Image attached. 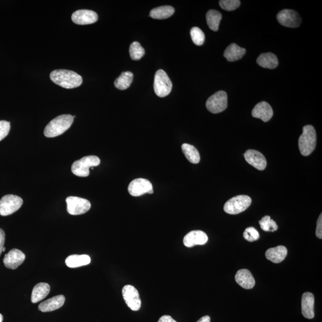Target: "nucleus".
Here are the masks:
<instances>
[{"mask_svg": "<svg viewBox=\"0 0 322 322\" xmlns=\"http://www.w3.org/2000/svg\"><path fill=\"white\" fill-rule=\"evenodd\" d=\"M66 202L68 213L74 216L86 213L91 208L90 201L84 198L69 197L66 199Z\"/></svg>", "mask_w": 322, "mask_h": 322, "instance_id": "obj_9", "label": "nucleus"}, {"mask_svg": "<svg viewBox=\"0 0 322 322\" xmlns=\"http://www.w3.org/2000/svg\"><path fill=\"white\" fill-rule=\"evenodd\" d=\"M3 316L2 314H0V322H3Z\"/></svg>", "mask_w": 322, "mask_h": 322, "instance_id": "obj_40", "label": "nucleus"}, {"mask_svg": "<svg viewBox=\"0 0 322 322\" xmlns=\"http://www.w3.org/2000/svg\"><path fill=\"white\" fill-rule=\"evenodd\" d=\"M11 129V123L6 121H0V141H2L9 133Z\"/></svg>", "mask_w": 322, "mask_h": 322, "instance_id": "obj_35", "label": "nucleus"}, {"mask_svg": "<svg viewBox=\"0 0 322 322\" xmlns=\"http://www.w3.org/2000/svg\"><path fill=\"white\" fill-rule=\"evenodd\" d=\"M259 224L262 230L265 232H275L278 229L277 223L273 220H271L270 216H266L259 221Z\"/></svg>", "mask_w": 322, "mask_h": 322, "instance_id": "obj_31", "label": "nucleus"}, {"mask_svg": "<svg viewBox=\"0 0 322 322\" xmlns=\"http://www.w3.org/2000/svg\"><path fill=\"white\" fill-rule=\"evenodd\" d=\"M206 107L212 113H219L226 110L227 107V94L224 91H219L208 98Z\"/></svg>", "mask_w": 322, "mask_h": 322, "instance_id": "obj_8", "label": "nucleus"}, {"mask_svg": "<svg viewBox=\"0 0 322 322\" xmlns=\"http://www.w3.org/2000/svg\"><path fill=\"white\" fill-rule=\"evenodd\" d=\"M235 280L239 285L246 289L254 288L255 281L252 273L247 269H241L237 271Z\"/></svg>", "mask_w": 322, "mask_h": 322, "instance_id": "obj_19", "label": "nucleus"}, {"mask_svg": "<svg viewBox=\"0 0 322 322\" xmlns=\"http://www.w3.org/2000/svg\"><path fill=\"white\" fill-rule=\"evenodd\" d=\"M23 204L22 199L17 195H7L0 200V215L8 216L14 214Z\"/></svg>", "mask_w": 322, "mask_h": 322, "instance_id": "obj_7", "label": "nucleus"}, {"mask_svg": "<svg viewBox=\"0 0 322 322\" xmlns=\"http://www.w3.org/2000/svg\"><path fill=\"white\" fill-rule=\"evenodd\" d=\"M98 20L96 12L90 10H79L72 15V21L74 23L80 25H90L95 23Z\"/></svg>", "mask_w": 322, "mask_h": 322, "instance_id": "obj_15", "label": "nucleus"}, {"mask_svg": "<svg viewBox=\"0 0 322 322\" xmlns=\"http://www.w3.org/2000/svg\"><path fill=\"white\" fill-rule=\"evenodd\" d=\"M50 77L54 83L66 89L78 87L83 83V78L81 75L66 69L53 71L50 73Z\"/></svg>", "mask_w": 322, "mask_h": 322, "instance_id": "obj_1", "label": "nucleus"}, {"mask_svg": "<svg viewBox=\"0 0 322 322\" xmlns=\"http://www.w3.org/2000/svg\"><path fill=\"white\" fill-rule=\"evenodd\" d=\"M65 301V298L64 295H57L41 303L39 309L42 312L53 311L62 307Z\"/></svg>", "mask_w": 322, "mask_h": 322, "instance_id": "obj_20", "label": "nucleus"}, {"mask_svg": "<svg viewBox=\"0 0 322 322\" xmlns=\"http://www.w3.org/2000/svg\"><path fill=\"white\" fill-rule=\"evenodd\" d=\"M315 235L318 239H322V214H320L317 222L316 230Z\"/></svg>", "mask_w": 322, "mask_h": 322, "instance_id": "obj_36", "label": "nucleus"}, {"mask_svg": "<svg viewBox=\"0 0 322 322\" xmlns=\"http://www.w3.org/2000/svg\"><path fill=\"white\" fill-rule=\"evenodd\" d=\"M276 18L280 25L288 28H297L301 24V19L298 13L290 9L280 11Z\"/></svg>", "mask_w": 322, "mask_h": 322, "instance_id": "obj_12", "label": "nucleus"}, {"mask_svg": "<svg viewBox=\"0 0 322 322\" xmlns=\"http://www.w3.org/2000/svg\"><path fill=\"white\" fill-rule=\"evenodd\" d=\"M6 251V248H3V252H5Z\"/></svg>", "mask_w": 322, "mask_h": 322, "instance_id": "obj_41", "label": "nucleus"}, {"mask_svg": "<svg viewBox=\"0 0 322 322\" xmlns=\"http://www.w3.org/2000/svg\"><path fill=\"white\" fill-rule=\"evenodd\" d=\"M219 5L223 10L233 11L239 7L241 2L239 0H221Z\"/></svg>", "mask_w": 322, "mask_h": 322, "instance_id": "obj_33", "label": "nucleus"}, {"mask_svg": "<svg viewBox=\"0 0 322 322\" xmlns=\"http://www.w3.org/2000/svg\"><path fill=\"white\" fill-rule=\"evenodd\" d=\"M301 311L303 316L308 319L314 317V296L311 292L303 293L301 299Z\"/></svg>", "mask_w": 322, "mask_h": 322, "instance_id": "obj_18", "label": "nucleus"}, {"mask_svg": "<svg viewBox=\"0 0 322 322\" xmlns=\"http://www.w3.org/2000/svg\"><path fill=\"white\" fill-rule=\"evenodd\" d=\"M245 53L246 50L245 49L242 48L235 43H233L227 47L225 53H224V57L229 62H235L241 59Z\"/></svg>", "mask_w": 322, "mask_h": 322, "instance_id": "obj_22", "label": "nucleus"}, {"mask_svg": "<svg viewBox=\"0 0 322 322\" xmlns=\"http://www.w3.org/2000/svg\"><path fill=\"white\" fill-rule=\"evenodd\" d=\"M243 236H244L245 239L250 242L257 241L260 238V235H259L257 230L252 227H249L246 229Z\"/></svg>", "mask_w": 322, "mask_h": 322, "instance_id": "obj_34", "label": "nucleus"}, {"mask_svg": "<svg viewBox=\"0 0 322 322\" xmlns=\"http://www.w3.org/2000/svg\"><path fill=\"white\" fill-rule=\"evenodd\" d=\"M251 203V199L248 195L236 196L230 199L224 205V211L229 214H238L247 210Z\"/></svg>", "mask_w": 322, "mask_h": 322, "instance_id": "obj_5", "label": "nucleus"}, {"mask_svg": "<svg viewBox=\"0 0 322 322\" xmlns=\"http://www.w3.org/2000/svg\"><path fill=\"white\" fill-rule=\"evenodd\" d=\"M183 153L189 162L192 164L200 163L201 157L197 148L188 143L183 144L182 146Z\"/></svg>", "mask_w": 322, "mask_h": 322, "instance_id": "obj_28", "label": "nucleus"}, {"mask_svg": "<svg viewBox=\"0 0 322 322\" xmlns=\"http://www.w3.org/2000/svg\"><path fill=\"white\" fill-rule=\"evenodd\" d=\"M257 63L261 67L270 69L276 68L279 64L277 56L272 53L261 54L257 59Z\"/></svg>", "mask_w": 322, "mask_h": 322, "instance_id": "obj_23", "label": "nucleus"}, {"mask_svg": "<svg viewBox=\"0 0 322 322\" xmlns=\"http://www.w3.org/2000/svg\"><path fill=\"white\" fill-rule=\"evenodd\" d=\"M288 255V250L284 246L271 248L266 252V257L273 263H280L285 260Z\"/></svg>", "mask_w": 322, "mask_h": 322, "instance_id": "obj_21", "label": "nucleus"}, {"mask_svg": "<svg viewBox=\"0 0 322 322\" xmlns=\"http://www.w3.org/2000/svg\"><path fill=\"white\" fill-rule=\"evenodd\" d=\"M191 36L192 41L195 45L200 46L203 45L205 42V34L200 28L194 27L191 31Z\"/></svg>", "mask_w": 322, "mask_h": 322, "instance_id": "obj_32", "label": "nucleus"}, {"mask_svg": "<svg viewBox=\"0 0 322 322\" xmlns=\"http://www.w3.org/2000/svg\"><path fill=\"white\" fill-rule=\"evenodd\" d=\"M25 260V255L24 252L18 249H12L5 255L3 262L6 267L15 270L21 266Z\"/></svg>", "mask_w": 322, "mask_h": 322, "instance_id": "obj_13", "label": "nucleus"}, {"mask_svg": "<svg viewBox=\"0 0 322 322\" xmlns=\"http://www.w3.org/2000/svg\"><path fill=\"white\" fill-rule=\"evenodd\" d=\"M175 9L170 6H160L154 8L150 12V17L155 20H166L175 14Z\"/></svg>", "mask_w": 322, "mask_h": 322, "instance_id": "obj_26", "label": "nucleus"}, {"mask_svg": "<svg viewBox=\"0 0 322 322\" xmlns=\"http://www.w3.org/2000/svg\"><path fill=\"white\" fill-rule=\"evenodd\" d=\"M210 321L211 318L209 315H205V316L201 317L197 322H210Z\"/></svg>", "mask_w": 322, "mask_h": 322, "instance_id": "obj_39", "label": "nucleus"}, {"mask_svg": "<svg viewBox=\"0 0 322 322\" xmlns=\"http://www.w3.org/2000/svg\"><path fill=\"white\" fill-rule=\"evenodd\" d=\"M128 191L132 197H140L145 194L153 193V186L150 181L144 179H136L129 183Z\"/></svg>", "mask_w": 322, "mask_h": 322, "instance_id": "obj_11", "label": "nucleus"}, {"mask_svg": "<svg viewBox=\"0 0 322 322\" xmlns=\"http://www.w3.org/2000/svg\"><path fill=\"white\" fill-rule=\"evenodd\" d=\"M50 291V286L47 283H40L34 286L31 295V301L37 303L43 300L48 295Z\"/></svg>", "mask_w": 322, "mask_h": 322, "instance_id": "obj_24", "label": "nucleus"}, {"mask_svg": "<svg viewBox=\"0 0 322 322\" xmlns=\"http://www.w3.org/2000/svg\"><path fill=\"white\" fill-rule=\"evenodd\" d=\"M208 236L201 230H193L188 233L183 239V244L186 247L191 248L196 245H203L208 242Z\"/></svg>", "mask_w": 322, "mask_h": 322, "instance_id": "obj_16", "label": "nucleus"}, {"mask_svg": "<svg viewBox=\"0 0 322 322\" xmlns=\"http://www.w3.org/2000/svg\"><path fill=\"white\" fill-rule=\"evenodd\" d=\"M123 298L126 304L132 311L140 310L141 301L139 293L134 286L127 285L124 286L122 290Z\"/></svg>", "mask_w": 322, "mask_h": 322, "instance_id": "obj_10", "label": "nucleus"}, {"mask_svg": "<svg viewBox=\"0 0 322 322\" xmlns=\"http://www.w3.org/2000/svg\"><path fill=\"white\" fill-rule=\"evenodd\" d=\"M207 24L210 29L215 32L219 30V25L222 19V15L219 11L210 10L206 15Z\"/></svg>", "mask_w": 322, "mask_h": 322, "instance_id": "obj_29", "label": "nucleus"}, {"mask_svg": "<svg viewBox=\"0 0 322 322\" xmlns=\"http://www.w3.org/2000/svg\"><path fill=\"white\" fill-rule=\"evenodd\" d=\"M133 80V74L129 71L123 72L119 77L116 79L114 85L120 90L127 89L131 86Z\"/></svg>", "mask_w": 322, "mask_h": 322, "instance_id": "obj_27", "label": "nucleus"}, {"mask_svg": "<svg viewBox=\"0 0 322 322\" xmlns=\"http://www.w3.org/2000/svg\"><path fill=\"white\" fill-rule=\"evenodd\" d=\"M252 115L255 118H259L266 122L272 118L273 110L272 107L266 102L258 103L252 110Z\"/></svg>", "mask_w": 322, "mask_h": 322, "instance_id": "obj_17", "label": "nucleus"}, {"mask_svg": "<svg viewBox=\"0 0 322 322\" xmlns=\"http://www.w3.org/2000/svg\"><path fill=\"white\" fill-rule=\"evenodd\" d=\"M244 157L249 164L260 171L266 168V157L260 151L252 149L248 150L245 151Z\"/></svg>", "mask_w": 322, "mask_h": 322, "instance_id": "obj_14", "label": "nucleus"}, {"mask_svg": "<svg viewBox=\"0 0 322 322\" xmlns=\"http://www.w3.org/2000/svg\"><path fill=\"white\" fill-rule=\"evenodd\" d=\"M100 164L99 157L94 155L86 156L76 160L72 164L71 171L75 176L86 178L90 175V169L97 167Z\"/></svg>", "mask_w": 322, "mask_h": 322, "instance_id": "obj_4", "label": "nucleus"}, {"mask_svg": "<svg viewBox=\"0 0 322 322\" xmlns=\"http://www.w3.org/2000/svg\"><path fill=\"white\" fill-rule=\"evenodd\" d=\"M173 84L166 72L159 69L154 75L153 88L154 93L159 97L168 96L172 90Z\"/></svg>", "mask_w": 322, "mask_h": 322, "instance_id": "obj_6", "label": "nucleus"}, {"mask_svg": "<svg viewBox=\"0 0 322 322\" xmlns=\"http://www.w3.org/2000/svg\"><path fill=\"white\" fill-rule=\"evenodd\" d=\"M131 58L134 61H139L144 55L145 51L143 47L138 42L132 43L129 49Z\"/></svg>", "mask_w": 322, "mask_h": 322, "instance_id": "obj_30", "label": "nucleus"}, {"mask_svg": "<svg viewBox=\"0 0 322 322\" xmlns=\"http://www.w3.org/2000/svg\"><path fill=\"white\" fill-rule=\"evenodd\" d=\"M157 322H177L175 319L169 315H164L161 317Z\"/></svg>", "mask_w": 322, "mask_h": 322, "instance_id": "obj_38", "label": "nucleus"}, {"mask_svg": "<svg viewBox=\"0 0 322 322\" xmlns=\"http://www.w3.org/2000/svg\"><path fill=\"white\" fill-rule=\"evenodd\" d=\"M74 116L62 115L52 120L44 129V134L47 137L52 138L64 134L71 127L74 122Z\"/></svg>", "mask_w": 322, "mask_h": 322, "instance_id": "obj_2", "label": "nucleus"}, {"mask_svg": "<svg viewBox=\"0 0 322 322\" xmlns=\"http://www.w3.org/2000/svg\"><path fill=\"white\" fill-rule=\"evenodd\" d=\"M91 258L87 255H72L67 257L65 260L66 266L70 268L86 266L89 264Z\"/></svg>", "mask_w": 322, "mask_h": 322, "instance_id": "obj_25", "label": "nucleus"}, {"mask_svg": "<svg viewBox=\"0 0 322 322\" xmlns=\"http://www.w3.org/2000/svg\"><path fill=\"white\" fill-rule=\"evenodd\" d=\"M5 236L4 230L0 229V255H2L3 249L4 248Z\"/></svg>", "mask_w": 322, "mask_h": 322, "instance_id": "obj_37", "label": "nucleus"}, {"mask_svg": "<svg viewBox=\"0 0 322 322\" xmlns=\"http://www.w3.org/2000/svg\"><path fill=\"white\" fill-rule=\"evenodd\" d=\"M316 141V132L314 128L310 125L304 126L298 140L299 151L302 156L310 155L315 149Z\"/></svg>", "mask_w": 322, "mask_h": 322, "instance_id": "obj_3", "label": "nucleus"}]
</instances>
